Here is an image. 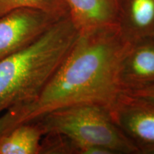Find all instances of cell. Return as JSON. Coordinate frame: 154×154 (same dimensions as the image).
I'll use <instances>...</instances> for the list:
<instances>
[{
  "instance_id": "obj_10",
  "label": "cell",
  "mask_w": 154,
  "mask_h": 154,
  "mask_svg": "<svg viewBox=\"0 0 154 154\" xmlns=\"http://www.w3.org/2000/svg\"><path fill=\"white\" fill-rule=\"evenodd\" d=\"M19 8L38 9L59 18L69 16L66 0H0V16Z\"/></svg>"
},
{
  "instance_id": "obj_1",
  "label": "cell",
  "mask_w": 154,
  "mask_h": 154,
  "mask_svg": "<svg viewBox=\"0 0 154 154\" xmlns=\"http://www.w3.org/2000/svg\"><path fill=\"white\" fill-rule=\"evenodd\" d=\"M130 45L118 26L79 34L38 99L22 107L24 122L73 106H98L109 111L124 92L120 70Z\"/></svg>"
},
{
  "instance_id": "obj_5",
  "label": "cell",
  "mask_w": 154,
  "mask_h": 154,
  "mask_svg": "<svg viewBox=\"0 0 154 154\" xmlns=\"http://www.w3.org/2000/svg\"><path fill=\"white\" fill-rule=\"evenodd\" d=\"M61 19L30 8L16 9L0 16V61L28 47Z\"/></svg>"
},
{
  "instance_id": "obj_11",
  "label": "cell",
  "mask_w": 154,
  "mask_h": 154,
  "mask_svg": "<svg viewBox=\"0 0 154 154\" xmlns=\"http://www.w3.org/2000/svg\"><path fill=\"white\" fill-rule=\"evenodd\" d=\"M24 120L22 108H15L5 111L0 115V139L14 127Z\"/></svg>"
},
{
  "instance_id": "obj_7",
  "label": "cell",
  "mask_w": 154,
  "mask_h": 154,
  "mask_svg": "<svg viewBox=\"0 0 154 154\" xmlns=\"http://www.w3.org/2000/svg\"><path fill=\"white\" fill-rule=\"evenodd\" d=\"M79 33L117 26L121 0H66Z\"/></svg>"
},
{
  "instance_id": "obj_2",
  "label": "cell",
  "mask_w": 154,
  "mask_h": 154,
  "mask_svg": "<svg viewBox=\"0 0 154 154\" xmlns=\"http://www.w3.org/2000/svg\"><path fill=\"white\" fill-rule=\"evenodd\" d=\"M79 34L70 17H64L28 47L0 61V115L38 99Z\"/></svg>"
},
{
  "instance_id": "obj_13",
  "label": "cell",
  "mask_w": 154,
  "mask_h": 154,
  "mask_svg": "<svg viewBox=\"0 0 154 154\" xmlns=\"http://www.w3.org/2000/svg\"><path fill=\"white\" fill-rule=\"evenodd\" d=\"M149 154H154V150H153V151H152L150 152Z\"/></svg>"
},
{
  "instance_id": "obj_12",
  "label": "cell",
  "mask_w": 154,
  "mask_h": 154,
  "mask_svg": "<svg viewBox=\"0 0 154 154\" xmlns=\"http://www.w3.org/2000/svg\"><path fill=\"white\" fill-rule=\"evenodd\" d=\"M126 93L133 94V95L146 98V99L154 100V83L146 87L141 88L136 91L126 92Z\"/></svg>"
},
{
  "instance_id": "obj_9",
  "label": "cell",
  "mask_w": 154,
  "mask_h": 154,
  "mask_svg": "<svg viewBox=\"0 0 154 154\" xmlns=\"http://www.w3.org/2000/svg\"><path fill=\"white\" fill-rule=\"evenodd\" d=\"M43 136L36 121L21 123L0 139V154H41Z\"/></svg>"
},
{
  "instance_id": "obj_6",
  "label": "cell",
  "mask_w": 154,
  "mask_h": 154,
  "mask_svg": "<svg viewBox=\"0 0 154 154\" xmlns=\"http://www.w3.org/2000/svg\"><path fill=\"white\" fill-rule=\"evenodd\" d=\"M120 81L124 92H131L154 83V38L131 44L122 60Z\"/></svg>"
},
{
  "instance_id": "obj_3",
  "label": "cell",
  "mask_w": 154,
  "mask_h": 154,
  "mask_svg": "<svg viewBox=\"0 0 154 154\" xmlns=\"http://www.w3.org/2000/svg\"><path fill=\"white\" fill-rule=\"evenodd\" d=\"M33 121L39 124L44 135L56 133L72 140L76 146V154H81L84 146L103 148L111 154H138L105 108L73 106L50 111Z\"/></svg>"
},
{
  "instance_id": "obj_8",
  "label": "cell",
  "mask_w": 154,
  "mask_h": 154,
  "mask_svg": "<svg viewBox=\"0 0 154 154\" xmlns=\"http://www.w3.org/2000/svg\"><path fill=\"white\" fill-rule=\"evenodd\" d=\"M117 26L131 44L154 38V0H121Z\"/></svg>"
},
{
  "instance_id": "obj_4",
  "label": "cell",
  "mask_w": 154,
  "mask_h": 154,
  "mask_svg": "<svg viewBox=\"0 0 154 154\" xmlns=\"http://www.w3.org/2000/svg\"><path fill=\"white\" fill-rule=\"evenodd\" d=\"M109 113L138 154H149L153 151L154 100L123 92Z\"/></svg>"
}]
</instances>
